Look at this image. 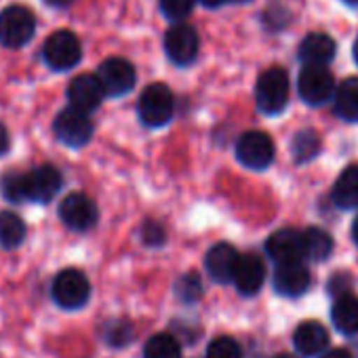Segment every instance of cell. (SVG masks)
Returning a JSON list of instances; mask_svg holds the SVG:
<instances>
[{"label":"cell","instance_id":"obj_35","mask_svg":"<svg viewBox=\"0 0 358 358\" xmlns=\"http://www.w3.org/2000/svg\"><path fill=\"white\" fill-rule=\"evenodd\" d=\"M196 3L205 5L207 9H217V7L226 5V3H228V0H196Z\"/></svg>","mask_w":358,"mask_h":358},{"label":"cell","instance_id":"obj_25","mask_svg":"<svg viewBox=\"0 0 358 358\" xmlns=\"http://www.w3.org/2000/svg\"><path fill=\"white\" fill-rule=\"evenodd\" d=\"M320 152V137L316 131L312 129H303L299 133H295L293 141H291V154L295 158V162L306 164L310 160H314Z\"/></svg>","mask_w":358,"mask_h":358},{"label":"cell","instance_id":"obj_10","mask_svg":"<svg viewBox=\"0 0 358 358\" xmlns=\"http://www.w3.org/2000/svg\"><path fill=\"white\" fill-rule=\"evenodd\" d=\"M297 91L308 106H322L335 91L333 74L324 66H303L297 78Z\"/></svg>","mask_w":358,"mask_h":358},{"label":"cell","instance_id":"obj_27","mask_svg":"<svg viewBox=\"0 0 358 358\" xmlns=\"http://www.w3.org/2000/svg\"><path fill=\"white\" fill-rule=\"evenodd\" d=\"M175 295L186 301V303H194L199 301V297L203 295V282H201V276L190 272V274H184L182 278L177 280L175 285Z\"/></svg>","mask_w":358,"mask_h":358},{"label":"cell","instance_id":"obj_20","mask_svg":"<svg viewBox=\"0 0 358 358\" xmlns=\"http://www.w3.org/2000/svg\"><path fill=\"white\" fill-rule=\"evenodd\" d=\"M331 320H333V327L341 335H356L358 333V297L354 293L337 295L331 308Z\"/></svg>","mask_w":358,"mask_h":358},{"label":"cell","instance_id":"obj_28","mask_svg":"<svg viewBox=\"0 0 358 358\" xmlns=\"http://www.w3.org/2000/svg\"><path fill=\"white\" fill-rule=\"evenodd\" d=\"M207 358H243V348L236 339L222 335L215 337L207 348Z\"/></svg>","mask_w":358,"mask_h":358},{"label":"cell","instance_id":"obj_2","mask_svg":"<svg viewBox=\"0 0 358 358\" xmlns=\"http://www.w3.org/2000/svg\"><path fill=\"white\" fill-rule=\"evenodd\" d=\"M255 99L257 108L268 114H280L289 103V76L282 68H270L259 74L255 85Z\"/></svg>","mask_w":358,"mask_h":358},{"label":"cell","instance_id":"obj_18","mask_svg":"<svg viewBox=\"0 0 358 358\" xmlns=\"http://www.w3.org/2000/svg\"><path fill=\"white\" fill-rule=\"evenodd\" d=\"M335 51L337 45L331 36L322 32H312L301 41L297 55L306 66H327L335 57Z\"/></svg>","mask_w":358,"mask_h":358},{"label":"cell","instance_id":"obj_41","mask_svg":"<svg viewBox=\"0 0 358 358\" xmlns=\"http://www.w3.org/2000/svg\"><path fill=\"white\" fill-rule=\"evenodd\" d=\"M345 3H350V5H358V0H345Z\"/></svg>","mask_w":358,"mask_h":358},{"label":"cell","instance_id":"obj_22","mask_svg":"<svg viewBox=\"0 0 358 358\" xmlns=\"http://www.w3.org/2000/svg\"><path fill=\"white\" fill-rule=\"evenodd\" d=\"M335 114L348 122H358V78H345L333 91Z\"/></svg>","mask_w":358,"mask_h":358},{"label":"cell","instance_id":"obj_38","mask_svg":"<svg viewBox=\"0 0 358 358\" xmlns=\"http://www.w3.org/2000/svg\"><path fill=\"white\" fill-rule=\"evenodd\" d=\"M354 59H356V64H358V38H356V43H354Z\"/></svg>","mask_w":358,"mask_h":358},{"label":"cell","instance_id":"obj_29","mask_svg":"<svg viewBox=\"0 0 358 358\" xmlns=\"http://www.w3.org/2000/svg\"><path fill=\"white\" fill-rule=\"evenodd\" d=\"M196 5V0H160V11L171 22L186 20Z\"/></svg>","mask_w":358,"mask_h":358},{"label":"cell","instance_id":"obj_1","mask_svg":"<svg viewBox=\"0 0 358 358\" xmlns=\"http://www.w3.org/2000/svg\"><path fill=\"white\" fill-rule=\"evenodd\" d=\"M173 112H175V99L166 85L152 83L141 91L139 103H137V114L145 127L160 129V127L169 124L173 118Z\"/></svg>","mask_w":358,"mask_h":358},{"label":"cell","instance_id":"obj_33","mask_svg":"<svg viewBox=\"0 0 358 358\" xmlns=\"http://www.w3.org/2000/svg\"><path fill=\"white\" fill-rule=\"evenodd\" d=\"M7 150H9V133L3 124H0V156L7 154Z\"/></svg>","mask_w":358,"mask_h":358},{"label":"cell","instance_id":"obj_9","mask_svg":"<svg viewBox=\"0 0 358 358\" xmlns=\"http://www.w3.org/2000/svg\"><path fill=\"white\" fill-rule=\"evenodd\" d=\"M97 80L101 85L103 95L108 97H120L133 91L137 74L131 62L122 57H110L97 68Z\"/></svg>","mask_w":358,"mask_h":358},{"label":"cell","instance_id":"obj_19","mask_svg":"<svg viewBox=\"0 0 358 358\" xmlns=\"http://www.w3.org/2000/svg\"><path fill=\"white\" fill-rule=\"evenodd\" d=\"M293 345L301 356H316L329 345V333L320 322L303 320L293 333Z\"/></svg>","mask_w":358,"mask_h":358},{"label":"cell","instance_id":"obj_40","mask_svg":"<svg viewBox=\"0 0 358 358\" xmlns=\"http://www.w3.org/2000/svg\"><path fill=\"white\" fill-rule=\"evenodd\" d=\"M232 3H238V5H245V3H251V0H232Z\"/></svg>","mask_w":358,"mask_h":358},{"label":"cell","instance_id":"obj_16","mask_svg":"<svg viewBox=\"0 0 358 358\" xmlns=\"http://www.w3.org/2000/svg\"><path fill=\"white\" fill-rule=\"evenodd\" d=\"M66 95H68V101L72 108L87 112V114L97 110L103 99L101 85H99L97 76H91V74H80V76L72 78Z\"/></svg>","mask_w":358,"mask_h":358},{"label":"cell","instance_id":"obj_11","mask_svg":"<svg viewBox=\"0 0 358 358\" xmlns=\"http://www.w3.org/2000/svg\"><path fill=\"white\" fill-rule=\"evenodd\" d=\"M64 186V177L53 164H41L26 175V201L47 205Z\"/></svg>","mask_w":358,"mask_h":358},{"label":"cell","instance_id":"obj_14","mask_svg":"<svg viewBox=\"0 0 358 358\" xmlns=\"http://www.w3.org/2000/svg\"><path fill=\"white\" fill-rule=\"evenodd\" d=\"M310 270L301 262L278 264L274 272V291L282 297H299L310 289Z\"/></svg>","mask_w":358,"mask_h":358},{"label":"cell","instance_id":"obj_13","mask_svg":"<svg viewBox=\"0 0 358 358\" xmlns=\"http://www.w3.org/2000/svg\"><path fill=\"white\" fill-rule=\"evenodd\" d=\"M264 280H266V266L262 257L255 253L238 255L234 276H232V282L236 285L238 293L245 297H251L259 293V289L264 287Z\"/></svg>","mask_w":358,"mask_h":358},{"label":"cell","instance_id":"obj_5","mask_svg":"<svg viewBox=\"0 0 358 358\" xmlns=\"http://www.w3.org/2000/svg\"><path fill=\"white\" fill-rule=\"evenodd\" d=\"M43 57L47 62V66L55 72L72 70L83 57L80 41L70 30H59L47 38V43L43 47Z\"/></svg>","mask_w":358,"mask_h":358},{"label":"cell","instance_id":"obj_4","mask_svg":"<svg viewBox=\"0 0 358 358\" xmlns=\"http://www.w3.org/2000/svg\"><path fill=\"white\" fill-rule=\"evenodd\" d=\"M36 32V20L26 7H7L0 13V45L9 49H20L32 41Z\"/></svg>","mask_w":358,"mask_h":358},{"label":"cell","instance_id":"obj_30","mask_svg":"<svg viewBox=\"0 0 358 358\" xmlns=\"http://www.w3.org/2000/svg\"><path fill=\"white\" fill-rule=\"evenodd\" d=\"M3 192L11 203H24L26 201V175L9 173L3 179Z\"/></svg>","mask_w":358,"mask_h":358},{"label":"cell","instance_id":"obj_31","mask_svg":"<svg viewBox=\"0 0 358 358\" xmlns=\"http://www.w3.org/2000/svg\"><path fill=\"white\" fill-rule=\"evenodd\" d=\"M131 339H133V329H131V324L124 322V320H116L114 324H110V327L106 329V341H108L110 345H114V348H122V345H127Z\"/></svg>","mask_w":358,"mask_h":358},{"label":"cell","instance_id":"obj_6","mask_svg":"<svg viewBox=\"0 0 358 358\" xmlns=\"http://www.w3.org/2000/svg\"><path fill=\"white\" fill-rule=\"evenodd\" d=\"M53 133L55 137L68 145V148H83L93 137V122L87 112H80L76 108H66L57 114L53 120Z\"/></svg>","mask_w":358,"mask_h":358},{"label":"cell","instance_id":"obj_37","mask_svg":"<svg viewBox=\"0 0 358 358\" xmlns=\"http://www.w3.org/2000/svg\"><path fill=\"white\" fill-rule=\"evenodd\" d=\"M352 238H354V243H356V247H358V217H356L354 224H352Z\"/></svg>","mask_w":358,"mask_h":358},{"label":"cell","instance_id":"obj_32","mask_svg":"<svg viewBox=\"0 0 358 358\" xmlns=\"http://www.w3.org/2000/svg\"><path fill=\"white\" fill-rule=\"evenodd\" d=\"M139 236L148 247H160L166 241V232L158 222H145L139 230Z\"/></svg>","mask_w":358,"mask_h":358},{"label":"cell","instance_id":"obj_3","mask_svg":"<svg viewBox=\"0 0 358 358\" xmlns=\"http://www.w3.org/2000/svg\"><path fill=\"white\" fill-rule=\"evenodd\" d=\"M51 295L62 310H80L91 297V282L80 270L68 268L53 278Z\"/></svg>","mask_w":358,"mask_h":358},{"label":"cell","instance_id":"obj_12","mask_svg":"<svg viewBox=\"0 0 358 358\" xmlns=\"http://www.w3.org/2000/svg\"><path fill=\"white\" fill-rule=\"evenodd\" d=\"M59 217L62 222L74 230V232H87L97 224L99 211L97 205L80 192H74L70 196H66L59 205Z\"/></svg>","mask_w":358,"mask_h":358},{"label":"cell","instance_id":"obj_36","mask_svg":"<svg viewBox=\"0 0 358 358\" xmlns=\"http://www.w3.org/2000/svg\"><path fill=\"white\" fill-rule=\"evenodd\" d=\"M45 3L47 5H51V7H68V5H72L74 3V0H45Z\"/></svg>","mask_w":358,"mask_h":358},{"label":"cell","instance_id":"obj_34","mask_svg":"<svg viewBox=\"0 0 358 358\" xmlns=\"http://www.w3.org/2000/svg\"><path fill=\"white\" fill-rule=\"evenodd\" d=\"M322 358H354V356L343 348H335V350H329Z\"/></svg>","mask_w":358,"mask_h":358},{"label":"cell","instance_id":"obj_23","mask_svg":"<svg viewBox=\"0 0 358 358\" xmlns=\"http://www.w3.org/2000/svg\"><path fill=\"white\" fill-rule=\"evenodd\" d=\"M301 241H303V257L306 259L324 262L333 251V238L320 228H308L306 232H301Z\"/></svg>","mask_w":358,"mask_h":358},{"label":"cell","instance_id":"obj_17","mask_svg":"<svg viewBox=\"0 0 358 358\" xmlns=\"http://www.w3.org/2000/svg\"><path fill=\"white\" fill-rule=\"evenodd\" d=\"M236 262H238V251L228 245V243H220V245H213L207 255H205V268H207V274L215 280V282H232V276H234V268H236Z\"/></svg>","mask_w":358,"mask_h":358},{"label":"cell","instance_id":"obj_8","mask_svg":"<svg viewBox=\"0 0 358 358\" xmlns=\"http://www.w3.org/2000/svg\"><path fill=\"white\" fill-rule=\"evenodd\" d=\"M236 158L251 171H264L274 160V143L264 131H249L236 141Z\"/></svg>","mask_w":358,"mask_h":358},{"label":"cell","instance_id":"obj_26","mask_svg":"<svg viewBox=\"0 0 358 358\" xmlns=\"http://www.w3.org/2000/svg\"><path fill=\"white\" fill-rule=\"evenodd\" d=\"M143 358H182V345L171 333H158L148 339Z\"/></svg>","mask_w":358,"mask_h":358},{"label":"cell","instance_id":"obj_24","mask_svg":"<svg viewBox=\"0 0 358 358\" xmlns=\"http://www.w3.org/2000/svg\"><path fill=\"white\" fill-rule=\"evenodd\" d=\"M26 238V224L13 211L0 213V247L17 249Z\"/></svg>","mask_w":358,"mask_h":358},{"label":"cell","instance_id":"obj_21","mask_svg":"<svg viewBox=\"0 0 358 358\" xmlns=\"http://www.w3.org/2000/svg\"><path fill=\"white\" fill-rule=\"evenodd\" d=\"M331 196L339 209H356L358 207V164H350L339 173Z\"/></svg>","mask_w":358,"mask_h":358},{"label":"cell","instance_id":"obj_7","mask_svg":"<svg viewBox=\"0 0 358 358\" xmlns=\"http://www.w3.org/2000/svg\"><path fill=\"white\" fill-rule=\"evenodd\" d=\"M199 49H201V38L192 26L175 24L166 30L164 51H166V57L175 66H182V68L190 66L199 57Z\"/></svg>","mask_w":358,"mask_h":358},{"label":"cell","instance_id":"obj_39","mask_svg":"<svg viewBox=\"0 0 358 358\" xmlns=\"http://www.w3.org/2000/svg\"><path fill=\"white\" fill-rule=\"evenodd\" d=\"M274 358H295V356H291V354H276Z\"/></svg>","mask_w":358,"mask_h":358},{"label":"cell","instance_id":"obj_15","mask_svg":"<svg viewBox=\"0 0 358 358\" xmlns=\"http://www.w3.org/2000/svg\"><path fill=\"white\" fill-rule=\"evenodd\" d=\"M266 253L276 264H291L303 259V241L301 232L293 228H282L274 232L266 243Z\"/></svg>","mask_w":358,"mask_h":358}]
</instances>
